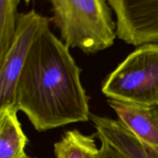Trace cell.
Listing matches in <instances>:
<instances>
[{
  "instance_id": "6da1fadb",
  "label": "cell",
  "mask_w": 158,
  "mask_h": 158,
  "mask_svg": "<svg viewBox=\"0 0 158 158\" xmlns=\"http://www.w3.org/2000/svg\"><path fill=\"white\" fill-rule=\"evenodd\" d=\"M39 32L17 83L15 107L39 132L90 119L81 69L49 28Z\"/></svg>"
},
{
  "instance_id": "7a4b0ae2",
  "label": "cell",
  "mask_w": 158,
  "mask_h": 158,
  "mask_svg": "<svg viewBox=\"0 0 158 158\" xmlns=\"http://www.w3.org/2000/svg\"><path fill=\"white\" fill-rule=\"evenodd\" d=\"M49 21L59 29L68 48L87 54L113 46L117 38V23L106 0H52Z\"/></svg>"
},
{
  "instance_id": "3957f363",
  "label": "cell",
  "mask_w": 158,
  "mask_h": 158,
  "mask_svg": "<svg viewBox=\"0 0 158 158\" xmlns=\"http://www.w3.org/2000/svg\"><path fill=\"white\" fill-rule=\"evenodd\" d=\"M102 93L110 100L158 106V43L140 46L108 75Z\"/></svg>"
},
{
  "instance_id": "277c9868",
  "label": "cell",
  "mask_w": 158,
  "mask_h": 158,
  "mask_svg": "<svg viewBox=\"0 0 158 158\" xmlns=\"http://www.w3.org/2000/svg\"><path fill=\"white\" fill-rule=\"evenodd\" d=\"M47 17L35 9L19 14L13 42L0 60V109L15 107L17 83L31 47Z\"/></svg>"
},
{
  "instance_id": "5b68a950",
  "label": "cell",
  "mask_w": 158,
  "mask_h": 158,
  "mask_svg": "<svg viewBox=\"0 0 158 158\" xmlns=\"http://www.w3.org/2000/svg\"><path fill=\"white\" fill-rule=\"evenodd\" d=\"M116 15L117 38L140 46L158 43V0H108Z\"/></svg>"
},
{
  "instance_id": "8992f818",
  "label": "cell",
  "mask_w": 158,
  "mask_h": 158,
  "mask_svg": "<svg viewBox=\"0 0 158 158\" xmlns=\"http://www.w3.org/2000/svg\"><path fill=\"white\" fill-rule=\"evenodd\" d=\"M118 120L142 142L158 147V116L155 109L108 99Z\"/></svg>"
},
{
  "instance_id": "52a82bcc",
  "label": "cell",
  "mask_w": 158,
  "mask_h": 158,
  "mask_svg": "<svg viewBox=\"0 0 158 158\" xmlns=\"http://www.w3.org/2000/svg\"><path fill=\"white\" fill-rule=\"evenodd\" d=\"M16 108L0 109V158H23L28 139L22 129Z\"/></svg>"
},
{
  "instance_id": "ba28073f",
  "label": "cell",
  "mask_w": 158,
  "mask_h": 158,
  "mask_svg": "<svg viewBox=\"0 0 158 158\" xmlns=\"http://www.w3.org/2000/svg\"><path fill=\"white\" fill-rule=\"evenodd\" d=\"M56 158H98L94 136L85 135L77 130L66 131L54 144Z\"/></svg>"
},
{
  "instance_id": "9c48e42d",
  "label": "cell",
  "mask_w": 158,
  "mask_h": 158,
  "mask_svg": "<svg viewBox=\"0 0 158 158\" xmlns=\"http://www.w3.org/2000/svg\"><path fill=\"white\" fill-rule=\"evenodd\" d=\"M19 0H0V60L10 48L17 29Z\"/></svg>"
},
{
  "instance_id": "30bf717a",
  "label": "cell",
  "mask_w": 158,
  "mask_h": 158,
  "mask_svg": "<svg viewBox=\"0 0 158 158\" xmlns=\"http://www.w3.org/2000/svg\"><path fill=\"white\" fill-rule=\"evenodd\" d=\"M101 142L98 158H117L118 153L103 141Z\"/></svg>"
},
{
  "instance_id": "8fae6325",
  "label": "cell",
  "mask_w": 158,
  "mask_h": 158,
  "mask_svg": "<svg viewBox=\"0 0 158 158\" xmlns=\"http://www.w3.org/2000/svg\"><path fill=\"white\" fill-rule=\"evenodd\" d=\"M146 158H158V147H152L145 143Z\"/></svg>"
},
{
  "instance_id": "7c38bea8",
  "label": "cell",
  "mask_w": 158,
  "mask_h": 158,
  "mask_svg": "<svg viewBox=\"0 0 158 158\" xmlns=\"http://www.w3.org/2000/svg\"><path fill=\"white\" fill-rule=\"evenodd\" d=\"M154 109H155L156 113H157V116H158V106H157V107H154Z\"/></svg>"
},
{
  "instance_id": "4fadbf2b",
  "label": "cell",
  "mask_w": 158,
  "mask_h": 158,
  "mask_svg": "<svg viewBox=\"0 0 158 158\" xmlns=\"http://www.w3.org/2000/svg\"><path fill=\"white\" fill-rule=\"evenodd\" d=\"M23 158H32V157H28V156L26 155V157H23Z\"/></svg>"
},
{
  "instance_id": "5bb4252c",
  "label": "cell",
  "mask_w": 158,
  "mask_h": 158,
  "mask_svg": "<svg viewBox=\"0 0 158 158\" xmlns=\"http://www.w3.org/2000/svg\"><path fill=\"white\" fill-rule=\"evenodd\" d=\"M118 158H123V157H121V156H120V154H119V156H118Z\"/></svg>"
}]
</instances>
